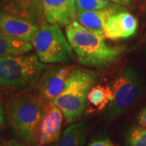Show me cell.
Wrapping results in <instances>:
<instances>
[{
  "label": "cell",
  "mask_w": 146,
  "mask_h": 146,
  "mask_svg": "<svg viewBox=\"0 0 146 146\" xmlns=\"http://www.w3.org/2000/svg\"><path fill=\"white\" fill-rule=\"evenodd\" d=\"M66 35L79 63L84 66L105 68L122 54L120 48L106 44L102 32L87 29L77 21L67 25Z\"/></svg>",
  "instance_id": "1"
},
{
  "label": "cell",
  "mask_w": 146,
  "mask_h": 146,
  "mask_svg": "<svg viewBox=\"0 0 146 146\" xmlns=\"http://www.w3.org/2000/svg\"><path fill=\"white\" fill-rule=\"evenodd\" d=\"M45 111L40 96L22 92L11 97L6 108L8 124L12 131L28 146L36 145V135Z\"/></svg>",
  "instance_id": "2"
},
{
  "label": "cell",
  "mask_w": 146,
  "mask_h": 146,
  "mask_svg": "<svg viewBox=\"0 0 146 146\" xmlns=\"http://www.w3.org/2000/svg\"><path fill=\"white\" fill-rule=\"evenodd\" d=\"M46 65L35 54L0 57V87L21 89L40 80Z\"/></svg>",
  "instance_id": "3"
},
{
  "label": "cell",
  "mask_w": 146,
  "mask_h": 146,
  "mask_svg": "<svg viewBox=\"0 0 146 146\" xmlns=\"http://www.w3.org/2000/svg\"><path fill=\"white\" fill-rule=\"evenodd\" d=\"M95 83L89 71L75 68L63 91L52 102L60 110L68 123L78 121L84 114L88 94Z\"/></svg>",
  "instance_id": "4"
},
{
  "label": "cell",
  "mask_w": 146,
  "mask_h": 146,
  "mask_svg": "<svg viewBox=\"0 0 146 146\" xmlns=\"http://www.w3.org/2000/svg\"><path fill=\"white\" fill-rule=\"evenodd\" d=\"M32 45L42 63H66L73 59L72 47L57 25L42 24Z\"/></svg>",
  "instance_id": "5"
},
{
  "label": "cell",
  "mask_w": 146,
  "mask_h": 146,
  "mask_svg": "<svg viewBox=\"0 0 146 146\" xmlns=\"http://www.w3.org/2000/svg\"><path fill=\"white\" fill-rule=\"evenodd\" d=\"M111 89L113 98L106 112L110 122L123 115L136 102L141 94V80L132 68H127L115 79Z\"/></svg>",
  "instance_id": "6"
},
{
  "label": "cell",
  "mask_w": 146,
  "mask_h": 146,
  "mask_svg": "<svg viewBox=\"0 0 146 146\" xmlns=\"http://www.w3.org/2000/svg\"><path fill=\"white\" fill-rule=\"evenodd\" d=\"M71 66H54L47 69L39 80V96L44 104L52 102L65 89L72 74Z\"/></svg>",
  "instance_id": "7"
},
{
  "label": "cell",
  "mask_w": 146,
  "mask_h": 146,
  "mask_svg": "<svg viewBox=\"0 0 146 146\" xmlns=\"http://www.w3.org/2000/svg\"><path fill=\"white\" fill-rule=\"evenodd\" d=\"M63 115L53 102L45 104V111L38 126L36 145L46 146L57 141L61 134Z\"/></svg>",
  "instance_id": "8"
},
{
  "label": "cell",
  "mask_w": 146,
  "mask_h": 146,
  "mask_svg": "<svg viewBox=\"0 0 146 146\" xmlns=\"http://www.w3.org/2000/svg\"><path fill=\"white\" fill-rule=\"evenodd\" d=\"M138 20L127 11L123 10L112 16L106 23L103 34L112 41L127 39L137 31Z\"/></svg>",
  "instance_id": "9"
},
{
  "label": "cell",
  "mask_w": 146,
  "mask_h": 146,
  "mask_svg": "<svg viewBox=\"0 0 146 146\" xmlns=\"http://www.w3.org/2000/svg\"><path fill=\"white\" fill-rule=\"evenodd\" d=\"M0 9L40 25L45 19L42 0H0Z\"/></svg>",
  "instance_id": "10"
},
{
  "label": "cell",
  "mask_w": 146,
  "mask_h": 146,
  "mask_svg": "<svg viewBox=\"0 0 146 146\" xmlns=\"http://www.w3.org/2000/svg\"><path fill=\"white\" fill-rule=\"evenodd\" d=\"M42 3L49 24L67 26L76 19V0H42Z\"/></svg>",
  "instance_id": "11"
},
{
  "label": "cell",
  "mask_w": 146,
  "mask_h": 146,
  "mask_svg": "<svg viewBox=\"0 0 146 146\" xmlns=\"http://www.w3.org/2000/svg\"><path fill=\"white\" fill-rule=\"evenodd\" d=\"M40 25L0 10V30L23 42H32Z\"/></svg>",
  "instance_id": "12"
},
{
  "label": "cell",
  "mask_w": 146,
  "mask_h": 146,
  "mask_svg": "<svg viewBox=\"0 0 146 146\" xmlns=\"http://www.w3.org/2000/svg\"><path fill=\"white\" fill-rule=\"evenodd\" d=\"M123 10H126L125 7L114 3L98 10L77 11L76 20L87 29L103 33L105 25L110 18Z\"/></svg>",
  "instance_id": "13"
},
{
  "label": "cell",
  "mask_w": 146,
  "mask_h": 146,
  "mask_svg": "<svg viewBox=\"0 0 146 146\" xmlns=\"http://www.w3.org/2000/svg\"><path fill=\"white\" fill-rule=\"evenodd\" d=\"M33 45L7 35L0 30V57L23 54L31 51Z\"/></svg>",
  "instance_id": "14"
},
{
  "label": "cell",
  "mask_w": 146,
  "mask_h": 146,
  "mask_svg": "<svg viewBox=\"0 0 146 146\" xmlns=\"http://www.w3.org/2000/svg\"><path fill=\"white\" fill-rule=\"evenodd\" d=\"M85 141V123L78 122L64 131L57 144L53 146H84Z\"/></svg>",
  "instance_id": "15"
},
{
  "label": "cell",
  "mask_w": 146,
  "mask_h": 146,
  "mask_svg": "<svg viewBox=\"0 0 146 146\" xmlns=\"http://www.w3.org/2000/svg\"><path fill=\"white\" fill-rule=\"evenodd\" d=\"M113 98L110 86L96 85L93 86L88 94L87 101L89 104L96 110H102L108 106Z\"/></svg>",
  "instance_id": "16"
},
{
  "label": "cell",
  "mask_w": 146,
  "mask_h": 146,
  "mask_svg": "<svg viewBox=\"0 0 146 146\" xmlns=\"http://www.w3.org/2000/svg\"><path fill=\"white\" fill-rule=\"evenodd\" d=\"M127 146H146V129L141 126H133L127 131Z\"/></svg>",
  "instance_id": "17"
},
{
  "label": "cell",
  "mask_w": 146,
  "mask_h": 146,
  "mask_svg": "<svg viewBox=\"0 0 146 146\" xmlns=\"http://www.w3.org/2000/svg\"><path fill=\"white\" fill-rule=\"evenodd\" d=\"M77 11H94L110 5L107 0H76Z\"/></svg>",
  "instance_id": "18"
},
{
  "label": "cell",
  "mask_w": 146,
  "mask_h": 146,
  "mask_svg": "<svg viewBox=\"0 0 146 146\" xmlns=\"http://www.w3.org/2000/svg\"><path fill=\"white\" fill-rule=\"evenodd\" d=\"M136 120H137L138 125L146 129V106L139 112Z\"/></svg>",
  "instance_id": "19"
},
{
  "label": "cell",
  "mask_w": 146,
  "mask_h": 146,
  "mask_svg": "<svg viewBox=\"0 0 146 146\" xmlns=\"http://www.w3.org/2000/svg\"><path fill=\"white\" fill-rule=\"evenodd\" d=\"M111 141L108 138H102V139H97L94 140L91 143H89L88 146H108Z\"/></svg>",
  "instance_id": "20"
},
{
  "label": "cell",
  "mask_w": 146,
  "mask_h": 146,
  "mask_svg": "<svg viewBox=\"0 0 146 146\" xmlns=\"http://www.w3.org/2000/svg\"><path fill=\"white\" fill-rule=\"evenodd\" d=\"M107 1H110L113 3L123 6L125 7H131V0H107Z\"/></svg>",
  "instance_id": "21"
},
{
  "label": "cell",
  "mask_w": 146,
  "mask_h": 146,
  "mask_svg": "<svg viewBox=\"0 0 146 146\" xmlns=\"http://www.w3.org/2000/svg\"><path fill=\"white\" fill-rule=\"evenodd\" d=\"M1 146H27L25 143H22L21 141L16 140H11L6 141Z\"/></svg>",
  "instance_id": "22"
},
{
  "label": "cell",
  "mask_w": 146,
  "mask_h": 146,
  "mask_svg": "<svg viewBox=\"0 0 146 146\" xmlns=\"http://www.w3.org/2000/svg\"><path fill=\"white\" fill-rule=\"evenodd\" d=\"M5 125V115H4V110L3 108V106L0 102V127H3Z\"/></svg>",
  "instance_id": "23"
},
{
  "label": "cell",
  "mask_w": 146,
  "mask_h": 146,
  "mask_svg": "<svg viewBox=\"0 0 146 146\" xmlns=\"http://www.w3.org/2000/svg\"><path fill=\"white\" fill-rule=\"evenodd\" d=\"M108 146H115V145H113V144H112V143L110 142L109 145H108Z\"/></svg>",
  "instance_id": "24"
}]
</instances>
